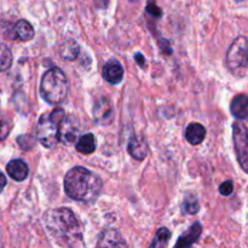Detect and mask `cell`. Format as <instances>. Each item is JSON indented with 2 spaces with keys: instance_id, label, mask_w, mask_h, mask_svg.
Returning a JSON list of instances; mask_svg holds the SVG:
<instances>
[{
  "instance_id": "cell-1",
  "label": "cell",
  "mask_w": 248,
  "mask_h": 248,
  "mask_svg": "<svg viewBox=\"0 0 248 248\" xmlns=\"http://www.w3.org/2000/svg\"><path fill=\"white\" fill-rule=\"evenodd\" d=\"M44 225L61 248H85L81 224L69 208H55L46 212Z\"/></svg>"
},
{
  "instance_id": "cell-2",
  "label": "cell",
  "mask_w": 248,
  "mask_h": 248,
  "mask_svg": "<svg viewBox=\"0 0 248 248\" xmlns=\"http://www.w3.org/2000/svg\"><path fill=\"white\" fill-rule=\"evenodd\" d=\"M103 182L85 167L69 170L64 177V191L70 199L80 202H93L101 195Z\"/></svg>"
},
{
  "instance_id": "cell-3",
  "label": "cell",
  "mask_w": 248,
  "mask_h": 248,
  "mask_svg": "<svg viewBox=\"0 0 248 248\" xmlns=\"http://www.w3.org/2000/svg\"><path fill=\"white\" fill-rule=\"evenodd\" d=\"M40 93L50 104H60L64 101L68 94V80L60 68L53 67L44 74L40 84Z\"/></svg>"
},
{
  "instance_id": "cell-4",
  "label": "cell",
  "mask_w": 248,
  "mask_h": 248,
  "mask_svg": "<svg viewBox=\"0 0 248 248\" xmlns=\"http://www.w3.org/2000/svg\"><path fill=\"white\" fill-rule=\"evenodd\" d=\"M63 109H55L50 114H43L36 125V138L45 148L56 147L60 140L58 138V126L64 118Z\"/></svg>"
},
{
  "instance_id": "cell-5",
  "label": "cell",
  "mask_w": 248,
  "mask_h": 248,
  "mask_svg": "<svg viewBox=\"0 0 248 248\" xmlns=\"http://www.w3.org/2000/svg\"><path fill=\"white\" fill-rule=\"evenodd\" d=\"M227 67L235 77L244 78L248 68V44L246 36L235 39L227 53Z\"/></svg>"
},
{
  "instance_id": "cell-6",
  "label": "cell",
  "mask_w": 248,
  "mask_h": 248,
  "mask_svg": "<svg viewBox=\"0 0 248 248\" xmlns=\"http://www.w3.org/2000/svg\"><path fill=\"white\" fill-rule=\"evenodd\" d=\"M232 133L239 164L245 172H248V132L246 125L241 121H235Z\"/></svg>"
},
{
  "instance_id": "cell-7",
  "label": "cell",
  "mask_w": 248,
  "mask_h": 248,
  "mask_svg": "<svg viewBox=\"0 0 248 248\" xmlns=\"http://www.w3.org/2000/svg\"><path fill=\"white\" fill-rule=\"evenodd\" d=\"M80 124L75 116H64L58 126V138L67 144H73L77 140Z\"/></svg>"
},
{
  "instance_id": "cell-8",
  "label": "cell",
  "mask_w": 248,
  "mask_h": 248,
  "mask_svg": "<svg viewBox=\"0 0 248 248\" xmlns=\"http://www.w3.org/2000/svg\"><path fill=\"white\" fill-rule=\"evenodd\" d=\"M97 248H127V244L118 230L104 229L98 236Z\"/></svg>"
},
{
  "instance_id": "cell-9",
  "label": "cell",
  "mask_w": 248,
  "mask_h": 248,
  "mask_svg": "<svg viewBox=\"0 0 248 248\" xmlns=\"http://www.w3.org/2000/svg\"><path fill=\"white\" fill-rule=\"evenodd\" d=\"M102 75H103L104 80L108 81L109 84L118 85L124 79V68L118 60L111 58L103 65Z\"/></svg>"
},
{
  "instance_id": "cell-10",
  "label": "cell",
  "mask_w": 248,
  "mask_h": 248,
  "mask_svg": "<svg viewBox=\"0 0 248 248\" xmlns=\"http://www.w3.org/2000/svg\"><path fill=\"white\" fill-rule=\"evenodd\" d=\"M201 234H202V225L200 223H194L186 232H184L182 236H179L174 248H193V245L200 239Z\"/></svg>"
},
{
  "instance_id": "cell-11",
  "label": "cell",
  "mask_w": 248,
  "mask_h": 248,
  "mask_svg": "<svg viewBox=\"0 0 248 248\" xmlns=\"http://www.w3.org/2000/svg\"><path fill=\"white\" fill-rule=\"evenodd\" d=\"M128 154L133 157V159L142 161L147 157L148 152H149V147H148L147 140L142 136H133L130 140L127 145Z\"/></svg>"
},
{
  "instance_id": "cell-12",
  "label": "cell",
  "mask_w": 248,
  "mask_h": 248,
  "mask_svg": "<svg viewBox=\"0 0 248 248\" xmlns=\"http://www.w3.org/2000/svg\"><path fill=\"white\" fill-rule=\"evenodd\" d=\"M6 171L7 173H9V176L17 182L24 181V179L28 177L29 173L28 165L21 159L11 160V161L7 164Z\"/></svg>"
},
{
  "instance_id": "cell-13",
  "label": "cell",
  "mask_w": 248,
  "mask_h": 248,
  "mask_svg": "<svg viewBox=\"0 0 248 248\" xmlns=\"http://www.w3.org/2000/svg\"><path fill=\"white\" fill-rule=\"evenodd\" d=\"M206 137V128L199 123L189 124L186 130V138L190 144L199 145Z\"/></svg>"
},
{
  "instance_id": "cell-14",
  "label": "cell",
  "mask_w": 248,
  "mask_h": 248,
  "mask_svg": "<svg viewBox=\"0 0 248 248\" xmlns=\"http://www.w3.org/2000/svg\"><path fill=\"white\" fill-rule=\"evenodd\" d=\"M230 111L239 120H245L248 115V98L246 94H237L232 102Z\"/></svg>"
},
{
  "instance_id": "cell-15",
  "label": "cell",
  "mask_w": 248,
  "mask_h": 248,
  "mask_svg": "<svg viewBox=\"0 0 248 248\" xmlns=\"http://www.w3.org/2000/svg\"><path fill=\"white\" fill-rule=\"evenodd\" d=\"M79 52H80L79 44H78L75 40H73V39H69V40L64 41L60 47L61 57L68 61H74L75 58L79 56Z\"/></svg>"
},
{
  "instance_id": "cell-16",
  "label": "cell",
  "mask_w": 248,
  "mask_h": 248,
  "mask_svg": "<svg viewBox=\"0 0 248 248\" xmlns=\"http://www.w3.org/2000/svg\"><path fill=\"white\" fill-rule=\"evenodd\" d=\"M15 33H16L17 38L22 41H29L34 38V31L33 26L29 23L26 19H19L15 26Z\"/></svg>"
},
{
  "instance_id": "cell-17",
  "label": "cell",
  "mask_w": 248,
  "mask_h": 248,
  "mask_svg": "<svg viewBox=\"0 0 248 248\" xmlns=\"http://www.w3.org/2000/svg\"><path fill=\"white\" fill-rule=\"evenodd\" d=\"M77 150L81 154L89 155L96 150V140L92 133H86V135L81 136L79 142L77 143Z\"/></svg>"
},
{
  "instance_id": "cell-18",
  "label": "cell",
  "mask_w": 248,
  "mask_h": 248,
  "mask_svg": "<svg viewBox=\"0 0 248 248\" xmlns=\"http://www.w3.org/2000/svg\"><path fill=\"white\" fill-rule=\"evenodd\" d=\"M93 116H94V120H96L97 123H101V124L106 123L107 118H110L111 107L107 99H102L99 103H97L96 106H94Z\"/></svg>"
},
{
  "instance_id": "cell-19",
  "label": "cell",
  "mask_w": 248,
  "mask_h": 248,
  "mask_svg": "<svg viewBox=\"0 0 248 248\" xmlns=\"http://www.w3.org/2000/svg\"><path fill=\"white\" fill-rule=\"evenodd\" d=\"M171 239V232L167 228H160L155 234L154 240L150 244L149 248H167L169 241Z\"/></svg>"
},
{
  "instance_id": "cell-20",
  "label": "cell",
  "mask_w": 248,
  "mask_h": 248,
  "mask_svg": "<svg viewBox=\"0 0 248 248\" xmlns=\"http://www.w3.org/2000/svg\"><path fill=\"white\" fill-rule=\"evenodd\" d=\"M12 64V53L7 46H0V72H5Z\"/></svg>"
},
{
  "instance_id": "cell-21",
  "label": "cell",
  "mask_w": 248,
  "mask_h": 248,
  "mask_svg": "<svg viewBox=\"0 0 248 248\" xmlns=\"http://www.w3.org/2000/svg\"><path fill=\"white\" fill-rule=\"evenodd\" d=\"M199 208H200V206H199L198 199H196L195 196L188 195L186 199H184L183 205H182V211H183L184 213H188V215H195V213H198Z\"/></svg>"
},
{
  "instance_id": "cell-22",
  "label": "cell",
  "mask_w": 248,
  "mask_h": 248,
  "mask_svg": "<svg viewBox=\"0 0 248 248\" xmlns=\"http://www.w3.org/2000/svg\"><path fill=\"white\" fill-rule=\"evenodd\" d=\"M234 191V184L232 181H225L224 183L220 184L219 186V193L223 196H229L232 195V193Z\"/></svg>"
},
{
  "instance_id": "cell-23",
  "label": "cell",
  "mask_w": 248,
  "mask_h": 248,
  "mask_svg": "<svg viewBox=\"0 0 248 248\" xmlns=\"http://www.w3.org/2000/svg\"><path fill=\"white\" fill-rule=\"evenodd\" d=\"M147 12L148 14L152 15V16H155V17L162 16L161 9H160L156 4H154V2H149V4L147 5Z\"/></svg>"
},
{
  "instance_id": "cell-24",
  "label": "cell",
  "mask_w": 248,
  "mask_h": 248,
  "mask_svg": "<svg viewBox=\"0 0 248 248\" xmlns=\"http://www.w3.org/2000/svg\"><path fill=\"white\" fill-rule=\"evenodd\" d=\"M10 130L11 127L6 121H0V140H4L9 136Z\"/></svg>"
},
{
  "instance_id": "cell-25",
  "label": "cell",
  "mask_w": 248,
  "mask_h": 248,
  "mask_svg": "<svg viewBox=\"0 0 248 248\" xmlns=\"http://www.w3.org/2000/svg\"><path fill=\"white\" fill-rule=\"evenodd\" d=\"M135 60H136V62H137L138 64L140 65V67H144V65H145V58H144V56L142 55V53H140V52L136 53Z\"/></svg>"
},
{
  "instance_id": "cell-26",
  "label": "cell",
  "mask_w": 248,
  "mask_h": 248,
  "mask_svg": "<svg viewBox=\"0 0 248 248\" xmlns=\"http://www.w3.org/2000/svg\"><path fill=\"white\" fill-rule=\"evenodd\" d=\"M6 183H7L6 177L4 176V173H1V172H0V193L4 190V188L6 186Z\"/></svg>"
},
{
  "instance_id": "cell-27",
  "label": "cell",
  "mask_w": 248,
  "mask_h": 248,
  "mask_svg": "<svg viewBox=\"0 0 248 248\" xmlns=\"http://www.w3.org/2000/svg\"><path fill=\"white\" fill-rule=\"evenodd\" d=\"M131 1H137V0H131Z\"/></svg>"
}]
</instances>
